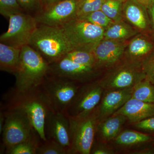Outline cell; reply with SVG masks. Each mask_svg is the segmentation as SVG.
I'll use <instances>...</instances> for the list:
<instances>
[{"label": "cell", "instance_id": "obj_19", "mask_svg": "<svg viewBox=\"0 0 154 154\" xmlns=\"http://www.w3.org/2000/svg\"><path fill=\"white\" fill-rule=\"evenodd\" d=\"M113 114L124 116L127 119V124H132L154 116V104L131 97Z\"/></svg>", "mask_w": 154, "mask_h": 154}, {"label": "cell", "instance_id": "obj_30", "mask_svg": "<svg viewBox=\"0 0 154 154\" xmlns=\"http://www.w3.org/2000/svg\"><path fill=\"white\" fill-rule=\"evenodd\" d=\"M24 11L18 0H0V14L6 18Z\"/></svg>", "mask_w": 154, "mask_h": 154}, {"label": "cell", "instance_id": "obj_35", "mask_svg": "<svg viewBox=\"0 0 154 154\" xmlns=\"http://www.w3.org/2000/svg\"><path fill=\"white\" fill-rule=\"evenodd\" d=\"M150 21L152 30V37L154 40V2L147 8Z\"/></svg>", "mask_w": 154, "mask_h": 154}, {"label": "cell", "instance_id": "obj_17", "mask_svg": "<svg viewBox=\"0 0 154 154\" xmlns=\"http://www.w3.org/2000/svg\"><path fill=\"white\" fill-rule=\"evenodd\" d=\"M122 14L123 20L139 33L152 36L150 21L146 8L134 0H126L123 3Z\"/></svg>", "mask_w": 154, "mask_h": 154}, {"label": "cell", "instance_id": "obj_27", "mask_svg": "<svg viewBox=\"0 0 154 154\" xmlns=\"http://www.w3.org/2000/svg\"><path fill=\"white\" fill-rule=\"evenodd\" d=\"M105 0H80L76 16L82 18L92 12L101 10Z\"/></svg>", "mask_w": 154, "mask_h": 154}, {"label": "cell", "instance_id": "obj_16", "mask_svg": "<svg viewBox=\"0 0 154 154\" xmlns=\"http://www.w3.org/2000/svg\"><path fill=\"white\" fill-rule=\"evenodd\" d=\"M154 49V40L152 36L138 33L128 42L123 60L142 66Z\"/></svg>", "mask_w": 154, "mask_h": 154}, {"label": "cell", "instance_id": "obj_28", "mask_svg": "<svg viewBox=\"0 0 154 154\" xmlns=\"http://www.w3.org/2000/svg\"><path fill=\"white\" fill-rule=\"evenodd\" d=\"M37 154H69L66 149L57 142L47 140L40 142L37 149Z\"/></svg>", "mask_w": 154, "mask_h": 154}, {"label": "cell", "instance_id": "obj_6", "mask_svg": "<svg viewBox=\"0 0 154 154\" xmlns=\"http://www.w3.org/2000/svg\"><path fill=\"white\" fill-rule=\"evenodd\" d=\"M83 84L48 74L41 85L54 111L66 113Z\"/></svg>", "mask_w": 154, "mask_h": 154}, {"label": "cell", "instance_id": "obj_39", "mask_svg": "<svg viewBox=\"0 0 154 154\" xmlns=\"http://www.w3.org/2000/svg\"><path fill=\"white\" fill-rule=\"evenodd\" d=\"M119 1H122V2H125V1H126V0H119Z\"/></svg>", "mask_w": 154, "mask_h": 154}, {"label": "cell", "instance_id": "obj_24", "mask_svg": "<svg viewBox=\"0 0 154 154\" xmlns=\"http://www.w3.org/2000/svg\"><path fill=\"white\" fill-rule=\"evenodd\" d=\"M41 140L36 134L30 139L11 147L6 150L8 154H37V149Z\"/></svg>", "mask_w": 154, "mask_h": 154}, {"label": "cell", "instance_id": "obj_1", "mask_svg": "<svg viewBox=\"0 0 154 154\" xmlns=\"http://www.w3.org/2000/svg\"><path fill=\"white\" fill-rule=\"evenodd\" d=\"M4 98L6 102L3 109L19 110L25 113L41 140H47L45 122L54 110L41 85L23 91L13 89Z\"/></svg>", "mask_w": 154, "mask_h": 154}, {"label": "cell", "instance_id": "obj_33", "mask_svg": "<svg viewBox=\"0 0 154 154\" xmlns=\"http://www.w3.org/2000/svg\"><path fill=\"white\" fill-rule=\"evenodd\" d=\"M91 154H116V153L113 148L109 144L96 139L91 149Z\"/></svg>", "mask_w": 154, "mask_h": 154}, {"label": "cell", "instance_id": "obj_38", "mask_svg": "<svg viewBox=\"0 0 154 154\" xmlns=\"http://www.w3.org/2000/svg\"><path fill=\"white\" fill-rule=\"evenodd\" d=\"M134 1L145 7L147 9L154 2V0H134Z\"/></svg>", "mask_w": 154, "mask_h": 154}, {"label": "cell", "instance_id": "obj_31", "mask_svg": "<svg viewBox=\"0 0 154 154\" xmlns=\"http://www.w3.org/2000/svg\"><path fill=\"white\" fill-rule=\"evenodd\" d=\"M126 126L138 131L154 135V116Z\"/></svg>", "mask_w": 154, "mask_h": 154}, {"label": "cell", "instance_id": "obj_20", "mask_svg": "<svg viewBox=\"0 0 154 154\" xmlns=\"http://www.w3.org/2000/svg\"><path fill=\"white\" fill-rule=\"evenodd\" d=\"M127 123L126 117L120 114H113L99 121L96 129V139L109 143L119 134Z\"/></svg>", "mask_w": 154, "mask_h": 154}, {"label": "cell", "instance_id": "obj_23", "mask_svg": "<svg viewBox=\"0 0 154 154\" xmlns=\"http://www.w3.org/2000/svg\"><path fill=\"white\" fill-rule=\"evenodd\" d=\"M131 98L154 104V85L146 78L139 81L132 88Z\"/></svg>", "mask_w": 154, "mask_h": 154}, {"label": "cell", "instance_id": "obj_37", "mask_svg": "<svg viewBox=\"0 0 154 154\" xmlns=\"http://www.w3.org/2000/svg\"><path fill=\"white\" fill-rule=\"evenodd\" d=\"M5 121V116L4 110H1L0 112V133L2 132L3 128Z\"/></svg>", "mask_w": 154, "mask_h": 154}, {"label": "cell", "instance_id": "obj_25", "mask_svg": "<svg viewBox=\"0 0 154 154\" xmlns=\"http://www.w3.org/2000/svg\"><path fill=\"white\" fill-rule=\"evenodd\" d=\"M124 2L119 0H105L101 11L113 22L123 20L122 8Z\"/></svg>", "mask_w": 154, "mask_h": 154}, {"label": "cell", "instance_id": "obj_32", "mask_svg": "<svg viewBox=\"0 0 154 154\" xmlns=\"http://www.w3.org/2000/svg\"><path fill=\"white\" fill-rule=\"evenodd\" d=\"M145 78L154 85V49L142 65Z\"/></svg>", "mask_w": 154, "mask_h": 154}, {"label": "cell", "instance_id": "obj_34", "mask_svg": "<svg viewBox=\"0 0 154 154\" xmlns=\"http://www.w3.org/2000/svg\"><path fill=\"white\" fill-rule=\"evenodd\" d=\"M24 11L32 12L40 10L42 11L40 0H18Z\"/></svg>", "mask_w": 154, "mask_h": 154}, {"label": "cell", "instance_id": "obj_8", "mask_svg": "<svg viewBox=\"0 0 154 154\" xmlns=\"http://www.w3.org/2000/svg\"><path fill=\"white\" fill-rule=\"evenodd\" d=\"M5 121L2 135L6 150L28 140L37 133L28 116L19 110L4 109Z\"/></svg>", "mask_w": 154, "mask_h": 154}, {"label": "cell", "instance_id": "obj_2", "mask_svg": "<svg viewBox=\"0 0 154 154\" xmlns=\"http://www.w3.org/2000/svg\"><path fill=\"white\" fill-rule=\"evenodd\" d=\"M50 64L42 56L29 45L21 48L20 61L14 74V90L23 91L41 85L49 74Z\"/></svg>", "mask_w": 154, "mask_h": 154}, {"label": "cell", "instance_id": "obj_11", "mask_svg": "<svg viewBox=\"0 0 154 154\" xmlns=\"http://www.w3.org/2000/svg\"><path fill=\"white\" fill-rule=\"evenodd\" d=\"M104 90L97 79L83 84L68 108L66 114L75 117L91 113L99 105Z\"/></svg>", "mask_w": 154, "mask_h": 154}, {"label": "cell", "instance_id": "obj_15", "mask_svg": "<svg viewBox=\"0 0 154 154\" xmlns=\"http://www.w3.org/2000/svg\"><path fill=\"white\" fill-rule=\"evenodd\" d=\"M47 140L57 142L66 149L69 154L71 146L70 123L66 113L51 111L48 116L45 125Z\"/></svg>", "mask_w": 154, "mask_h": 154}, {"label": "cell", "instance_id": "obj_22", "mask_svg": "<svg viewBox=\"0 0 154 154\" xmlns=\"http://www.w3.org/2000/svg\"><path fill=\"white\" fill-rule=\"evenodd\" d=\"M139 33L124 20L113 22L104 30V38L116 41H128Z\"/></svg>", "mask_w": 154, "mask_h": 154}, {"label": "cell", "instance_id": "obj_3", "mask_svg": "<svg viewBox=\"0 0 154 154\" xmlns=\"http://www.w3.org/2000/svg\"><path fill=\"white\" fill-rule=\"evenodd\" d=\"M28 45L39 53L49 64L73 50L61 27L43 25L37 26Z\"/></svg>", "mask_w": 154, "mask_h": 154}, {"label": "cell", "instance_id": "obj_29", "mask_svg": "<svg viewBox=\"0 0 154 154\" xmlns=\"http://www.w3.org/2000/svg\"><path fill=\"white\" fill-rule=\"evenodd\" d=\"M79 18L84 19L96 26H99L100 28H103L104 30L108 28L113 22L101 10L92 12L85 17Z\"/></svg>", "mask_w": 154, "mask_h": 154}, {"label": "cell", "instance_id": "obj_7", "mask_svg": "<svg viewBox=\"0 0 154 154\" xmlns=\"http://www.w3.org/2000/svg\"><path fill=\"white\" fill-rule=\"evenodd\" d=\"M97 79L104 90H121L132 88L145 78L142 66L122 60Z\"/></svg>", "mask_w": 154, "mask_h": 154}, {"label": "cell", "instance_id": "obj_13", "mask_svg": "<svg viewBox=\"0 0 154 154\" xmlns=\"http://www.w3.org/2000/svg\"><path fill=\"white\" fill-rule=\"evenodd\" d=\"M80 0H63L42 10L35 17L40 25L61 27L77 17Z\"/></svg>", "mask_w": 154, "mask_h": 154}, {"label": "cell", "instance_id": "obj_5", "mask_svg": "<svg viewBox=\"0 0 154 154\" xmlns=\"http://www.w3.org/2000/svg\"><path fill=\"white\" fill-rule=\"evenodd\" d=\"M60 27L73 50L93 51L104 38V29L77 17Z\"/></svg>", "mask_w": 154, "mask_h": 154}, {"label": "cell", "instance_id": "obj_18", "mask_svg": "<svg viewBox=\"0 0 154 154\" xmlns=\"http://www.w3.org/2000/svg\"><path fill=\"white\" fill-rule=\"evenodd\" d=\"M132 88L121 90H105L96 108L99 121L113 115L131 98Z\"/></svg>", "mask_w": 154, "mask_h": 154}, {"label": "cell", "instance_id": "obj_36", "mask_svg": "<svg viewBox=\"0 0 154 154\" xmlns=\"http://www.w3.org/2000/svg\"><path fill=\"white\" fill-rule=\"evenodd\" d=\"M62 1L63 0H40L42 11Z\"/></svg>", "mask_w": 154, "mask_h": 154}, {"label": "cell", "instance_id": "obj_21", "mask_svg": "<svg viewBox=\"0 0 154 154\" xmlns=\"http://www.w3.org/2000/svg\"><path fill=\"white\" fill-rule=\"evenodd\" d=\"M21 48L0 42V70L14 74L20 61Z\"/></svg>", "mask_w": 154, "mask_h": 154}, {"label": "cell", "instance_id": "obj_26", "mask_svg": "<svg viewBox=\"0 0 154 154\" xmlns=\"http://www.w3.org/2000/svg\"><path fill=\"white\" fill-rule=\"evenodd\" d=\"M64 57L77 63L96 69L95 57L93 51L73 50L68 53Z\"/></svg>", "mask_w": 154, "mask_h": 154}, {"label": "cell", "instance_id": "obj_10", "mask_svg": "<svg viewBox=\"0 0 154 154\" xmlns=\"http://www.w3.org/2000/svg\"><path fill=\"white\" fill-rule=\"evenodd\" d=\"M8 30L0 36L1 42L22 48L28 45L38 23L35 17L24 12L9 17Z\"/></svg>", "mask_w": 154, "mask_h": 154}, {"label": "cell", "instance_id": "obj_9", "mask_svg": "<svg viewBox=\"0 0 154 154\" xmlns=\"http://www.w3.org/2000/svg\"><path fill=\"white\" fill-rule=\"evenodd\" d=\"M109 145L116 154H154V135L126 126Z\"/></svg>", "mask_w": 154, "mask_h": 154}, {"label": "cell", "instance_id": "obj_12", "mask_svg": "<svg viewBox=\"0 0 154 154\" xmlns=\"http://www.w3.org/2000/svg\"><path fill=\"white\" fill-rule=\"evenodd\" d=\"M101 72L95 68L77 63L66 57L50 64L49 74L82 84L98 79Z\"/></svg>", "mask_w": 154, "mask_h": 154}, {"label": "cell", "instance_id": "obj_14", "mask_svg": "<svg viewBox=\"0 0 154 154\" xmlns=\"http://www.w3.org/2000/svg\"><path fill=\"white\" fill-rule=\"evenodd\" d=\"M128 42L103 38L93 51L96 69L101 72L105 71L121 61Z\"/></svg>", "mask_w": 154, "mask_h": 154}, {"label": "cell", "instance_id": "obj_4", "mask_svg": "<svg viewBox=\"0 0 154 154\" xmlns=\"http://www.w3.org/2000/svg\"><path fill=\"white\" fill-rule=\"evenodd\" d=\"M69 118L71 135L69 154H91L99 121L96 108L86 115Z\"/></svg>", "mask_w": 154, "mask_h": 154}]
</instances>
